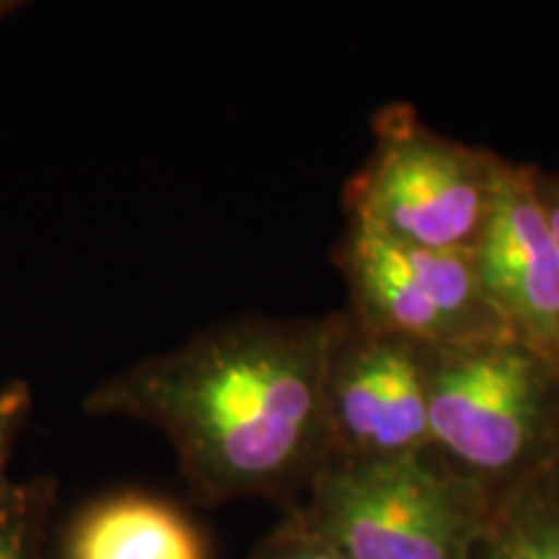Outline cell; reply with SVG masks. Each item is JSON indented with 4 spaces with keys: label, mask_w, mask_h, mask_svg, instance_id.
Segmentation results:
<instances>
[{
    "label": "cell",
    "mask_w": 559,
    "mask_h": 559,
    "mask_svg": "<svg viewBox=\"0 0 559 559\" xmlns=\"http://www.w3.org/2000/svg\"><path fill=\"white\" fill-rule=\"evenodd\" d=\"M430 347L342 313L326 366L332 459H394L432 449Z\"/></svg>",
    "instance_id": "cell-5"
},
{
    "label": "cell",
    "mask_w": 559,
    "mask_h": 559,
    "mask_svg": "<svg viewBox=\"0 0 559 559\" xmlns=\"http://www.w3.org/2000/svg\"><path fill=\"white\" fill-rule=\"evenodd\" d=\"M32 404L34 396L26 381H11L0 389V492L11 481L5 466H9L13 445L29 419Z\"/></svg>",
    "instance_id": "cell-11"
},
{
    "label": "cell",
    "mask_w": 559,
    "mask_h": 559,
    "mask_svg": "<svg viewBox=\"0 0 559 559\" xmlns=\"http://www.w3.org/2000/svg\"><path fill=\"white\" fill-rule=\"evenodd\" d=\"M432 449L492 495L559 461V370L515 337L430 347Z\"/></svg>",
    "instance_id": "cell-3"
},
{
    "label": "cell",
    "mask_w": 559,
    "mask_h": 559,
    "mask_svg": "<svg viewBox=\"0 0 559 559\" xmlns=\"http://www.w3.org/2000/svg\"><path fill=\"white\" fill-rule=\"evenodd\" d=\"M469 559H559V461L495 495Z\"/></svg>",
    "instance_id": "cell-8"
},
{
    "label": "cell",
    "mask_w": 559,
    "mask_h": 559,
    "mask_svg": "<svg viewBox=\"0 0 559 559\" xmlns=\"http://www.w3.org/2000/svg\"><path fill=\"white\" fill-rule=\"evenodd\" d=\"M492 500L428 449L330 459L290 510L347 559H469Z\"/></svg>",
    "instance_id": "cell-2"
},
{
    "label": "cell",
    "mask_w": 559,
    "mask_h": 559,
    "mask_svg": "<svg viewBox=\"0 0 559 559\" xmlns=\"http://www.w3.org/2000/svg\"><path fill=\"white\" fill-rule=\"evenodd\" d=\"M62 559H210V547L198 523L174 502L117 492L75 515Z\"/></svg>",
    "instance_id": "cell-7"
},
{
    "label": "cell",
    "mask_w": 559,
    "mask_h": 559,
    "mask_svg": "<svg viewBox=\"0 0 559 559\" xmlns=\"http://www.w3.org/2000/svg\"><path fill=\"white\" fill-rule=\"evenodd\" d=\"M340 326L342 313L223 321L99 383L83 409L164 432L202 506L298 500L332 459L326 366Z\"/></svg>",
    "instance_id": "cell-1"
},
{
    "label": "cell",
    "mask_w": 559,
    "mask_h": 559,
    "mask_svg": "<svg viewBox=\"0 0 559 559\" xmlns=\"http://www.w3.org/2000/svg\"><path fill=\"white\" fill-rule=\"evenodd\" d=\"M376 145L347 181V223L402 247L474 254L510 160L440 135L404 104L373 120Z\"/></svg>",
    "instance_id": "cell-4"
},
{
    "label": "cell",
    "mask_w": 559,
    "mask_h": 559,
    "mask_svg": "<svg viewBox=\"0 0 559 559\" xmlns=\"http://www.w3.org/2000/svg\"><path fill=\"white\" fill-rule=\"evenodd\" d=\"M249 559H347L324 536H319L296 510L257 544Z\"/></svg>",
    "instance_id": "cell-10"
},
{
    "label": "cell",
    "mask_w": 559,
    "mask_h": 559,
    "mask_svg": "<svg viewBox=\"0 0 559 559\" xmlns=\"http://www.w3.org/2000/svg\"><path fill=\"white\" fill-rule=\"evenodd\" d=\"M55 479L9 481L0 492V559H47Z\"/></svg>",
    "instance_id": "cell-9"
},
{
    "label": "cell",
    "mask_w": 559,
    "mask_h": 559,
    "mask_svg": "<svg viewBox=\"0 0 559 559\" xmlns=\"http://www.w3.org/2000/svg\"><path fill=\"white\" fill-rule=\"evenodd\" d=\"M536 192H539L551 234H555V239L559 243V174H544L536 169Z\"/></svg>",
    "instance_id": "cell-12"
},
{
    "label": "cell",
    "mask_w": 559,
    "mask_h": 559,
    "mask_svg": "<svg viewBox=\"0 0 559 559\" xmlns=\"http://www.w3.org/2000/svg\"><path fill=\"white\" fill-rule=\"evenodd\" d=\"M13 9H16V3H3V0H0V21L9 16Z\"/></svg>",
    "instance_id": "cell-13"
},
{
    "label": "cell",
    "mask_w": 559,
    "mask_h": 559,
    "mask_svg": "<svg viewBox=\"0 0 559 559\" xmlns=\"http://www.w3.org/2000/svg\"><path fill=\"white\" fill-rule=\"evenodd\" d=\"M474 264L510 334L559 370V243L534 166L508 164Z\"/></svg>",
    "instance_id": "cell-6"
}]
</instances>
